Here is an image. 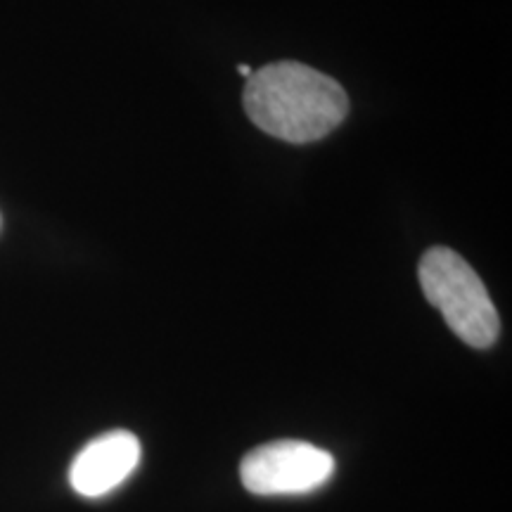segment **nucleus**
Instances as JSON below:
<instances>
[{"instance_id": "7ed1b4c3", "label": "nucleus", "mask_w": 512, "mask_h": 512, "mask_svg": "<svg viewBox=\"0 0 512 512\" xmlns=\"http://www.w3.org/2000/svg\"><path fill=\"white\" fill-rule=\"evenodd\" d=\"M240 475L256 496L309 494L335 475V458L306 441H273L247 453Z\"/></svg>"}, {"instance_id": "f257e3e1", "label": "nucleus", "mask_w": 512, "mask_h": 512, "mask_svg": "<svg viewBox=\"0 0 512 512\" xmlns=\"http://www.w3.org/2000/svg\"><path fill=\"white\" fill-rule=\"evenodd\" d=\"M245 110L268 136L285 143H313L342 124L349 98L335 79L299 62L256 69L245 86Z\"/></svg>"}, {"instance_id": "39448f33", "label": "nucleus", "mask_w": 512, "mask_h": 512, "mask_svg": "<svg viewBox=\"0 0 512 512\" xmlns=\"http://www.w3.org/2000/svg\"><path fill=\"white\" fill-rule=\"evenodd\" d=\"M238 72H240V76H245V79H249V76H252V69H249L247 64H240Z\"/></svg>"}, {"instance_id": "20e7f679", "label": "nucleus", "mask_w": 512, "mask_h": 512, "mask_svg": "<svg viewBox=\"0 0 512 512\" xmlns=\"http://www.w3.org/2000/svg\"><path fill=\"white\" fill-rule=\"evenodd\" d=\"M140 441L136 434L114 430L100 434L81 448L69 470V482L79 496L100 498L117 489L136 472L140 463Z\"/></svg>"}, {"instance_id": "f03ea898", "label": "nucleus", "mask_w": 512, "mask_h": 512, "mask_svg": "<svg viewBox=\"0 0 512 512\" xmlns=\"http://www.w3.org/2000/svg\"><path fill=\"white\" fill-rule=\"evenodd\" d=\"M420 287L427 302L441 311L446 325L465 344L489 349L501 332V320L482 278L463 256L448 247H432L420 259Z\"/></svg>"}]
</instances>
